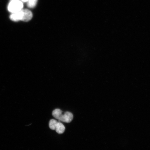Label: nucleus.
I'll list each match as a JSON object with an SVG mask.
<instances>
[{
  "label": "nucleus",
  "mask_w": 150,
  "mask_h": 150,
  "mask_svg": "<svg viewBox=\"0 0 150 150\" xmlns=\"http://www.w3.org/2000/svg\"><path fill=\"white\" fill-rule=\"evenodd\" d=\"M23 6V3L19 0L13 1L9 3L8 9L9 12L14 13L22 10Z\"/></svg>",
  "instance_id": "obj_1"
},
{
  "label": "nucleus",
  "mask_w": 150,
  "mask_h": 150,
  "mask_svg": "<svg viewBox=\"0 0 150 150\" xmlns=\"http://www.w3.org/2000/svg\"><path fill=\"white\" fill-rule=\"evenodd\" d=\"M73 118H74V116L71 112H65L64 115L62 114L59 120L64 122L69 123L72 121Z\"/></svg>",
  "instance_id": "obj_2"
},
{
  "label": "nucleus",
  "mask_w": 150,
  "mask_h": 150,
  "mask_svg": "<svg viewBox=\"0 0 150 150\" xmlns=\"http://www.w3.org/2000/svg\"><path fill=\"white\" fill-rule=\"evenodd\" d=\"M22 18L21 21L24 22L29 21L33 18V13L31 11L28 9L22 10Z\"/></svg>",
  "instance_id": "obj_3"
},
{
  "label": "nucleus",
  "mask_w": 150,
  "mask_h": 150,
  "mask_svg": "<svg viewBox=\"0 0 150 150\" xmlns=\"http://www.w3.org/2000/svg\"><path fill=\"white\" fill-rule=\"evenodd\" d=\"M22 18V10L18 12L14 13L11 14L10 16V19L13 21H18L21 20Z\"/></svg>",
  "instance_id": "obj_4"
},
{
  "label": "nucleus",
  "mask_w": 150,
  "mask_h": 150,
  "mask_svg": "<svg viewBox=\"0 0 150 150\" xmlns=\"http://www.w3.org/2000/svg\"><path fill=\"white\" fill-rule=\"evenodd\" d=\"M65 127L64 125L60 122H58L55 129L56 132L59 134H63L65 131Z\"/></svg>",
  "instance_id": "obj_5"
},
{
  "label": "nucleus",
  "mask_w": 150,
  "mask_h": 150,
  "mask_svg": "<svg viewBox=\"0 0 150 150\" xmlns=\"http://www.w3.org/2000/svg\"><path fill=\"white\" fill-rule=\"evenodd\" d=\"M62 111L59 109H56L52 112V115L56 119L59 120L62 114Z\"/></svg>",
  "instance_id": "obj_6"
},
{
  "label": "nucleus",
  "mask_w": 150,
  "mask_h": 150,
  "mask_svg": "<svg viewBox=\"0 0 150 150\" xmlns=\"http://www.w3.org/2000/svg\"><path fill=\"white\" fill-rule=\"evenodd\" d=\"M58 122L54 119H51L50 121V128L52 130H55L56 126L57 125Z\"/></svg>",
  "instance_id": "obj_7"
},
{
  "label": "nucleus",
  "mask_w": 150,
  "mask_h": 150,
  "mask_svg": "<svg viewBox=\"0 0 150 150\" xmlns=\"http://www.w3.org/2000/svg\"><path fill=\"white\" fill-rule=\"evenodd\" d=\"M38 0H29L28 1L27 6L30 8H33L36 6Z\"/></svg>",
  "instance_id": "obj_8"
},
{
  "label": "nucleus",
  "mask_w": 150,
  "mask_h": 150,
  "mask_svg": "<svg viewBox=\"0 0 150 150\" xmlns=\"http://www.w3.org/2000/svg\"><path fill=\"white\" fill-rule=\"evenodd\" d=\"M22 1L23 2H27L29 1V0H22Z\"/></svg>",
  "instance_id": "obj_9"
},
{
  "label": "nucleus",
  "mask_w": 150,
  "mask_h": 150,
  "mask_svg": "<svg viewBox=\"0 0 150 150\" xmlns=\"http://www.w3.org/2000/svg\"><path fill=\"white\" fill-rule=\"evenodd\" d=\"M16 1V0H11V1Z\"/></svg>",
  "instance_id": "obj_10"
}]
</instances>
